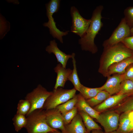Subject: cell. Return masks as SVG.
I'll return each mask as SVG.
<instances>
[{"label":"cell","mask_w":133,"mask_h":133,"mask_svg":"<svg viewBox=\"0 0 133 133\" xmlns=\"http://www.w3.org/2000/svg\"><path fill=\"white\" fill-rule=\"evenodd\" d=\"M54 70L57 74L54 89H56L60 87H64L65 83L68 80L72 70L69 68H65L60 63L57 65L54 68Z\"/></svg>","instance_id":"14"},{"label":"cell","mask_w":133,"mask_h":133,"mask_svg":"<svg viewBox=\"0 0 133 133\" xmlns=\"http://www.w3.org/2000/svg\"><path fill=\"white\" fill-rule=\"evenodd\" d=\"M122 42L128 48L133 51V36L126 38Z\"/></svg>","instance_id":"32"},{"label":"cell","mask_w":133,"mask_h":133,"mask_svg":"<svg viewBox=\"0 0 133 133\" xmlns=\"http://www.w3.org/2000/svg\"><path fill=\"white\" fill-rule=\"evenodd\" d=\"M15 130L18 132L25 128L27 123V117L24 115L16 114L12 119Z\"/></svg>","instance_id":"25"},{"label":"cell","mask_w":133,"mask_h":133,"mask_svg":"<svg viewBox=\"0 0 133 133\" xmlns=\"http://www.w3.org/2000/svg\"><path fill=\"white\" fill-rule=\"evenodd\" d=\"M47 133H63L62 132H60L57 129L53 131L49 132Z\"/></svg>","instance_id":"35"},{"label":"cell","mask_w":133,"mask_h":133,"mask_svg":"<svg viewBox=\"0 0 133 133\" xmlns=\"http://www.w3.org/2000/svg\"><path fill=\"white\" fill-rule=\"evenodd\" d=\"M70 14L72 23L71 31L81 38L84 35L89 27L90 19H86L83 17L75 6L71 7Z\"/></svg>","instance_id":"7"},{"label":"cell","mask_w":133,"mask_h":133,"mask_svg":"<svg viewBox=\"0 0 133 133\" xmlns=\"http://www.w3.org/2000/svg\"><path fill=\"white\" fill-rule=\"evenodd\" d=\"M78 95V100L76 106L77 107L78 111H83L97 120L100 113L92 108L80 93Z\"/></svg>","instance_id":"17"},{"label":"cell","mask_w":133,"mask_h":133,"mask_svg":"<svg viewBox=\"0 0 133 133\" xmlns=\"http://www.w3.org/2000/svg\"><path fill=\"white\" fill-rule=\"evenodd\" d=\"M76 91L74 88L70 89L59 87L54 89L52 94L45 101L43 109L47 110L56 108L73 98L76 95Z\"/></svg>","instance_id":"5"},{"label":"cell","mask_w":133,"mask_h":133,"mask_svg":"<svg viewBox=\"0 0 133 133\" xmlns=\"http://www.w3.org/2000/svg\"><path fill=\"white\" fill-rule=\"evenodd\" d=\"M101 129L94 130L92 131L91 132L88 133L86 132V133H104Z\"/></svg>","instance_id":"34"},{"label":"cell","mask_w":133,"mask_h":133,"mask_svg":"<svg viewBox=\"0 0 133 133\" xmlns=\"http://www.w3.org/2000/svg\"><path fill=\"white\" fill-rule=\"evenodd\" d=\"M120 114L112 110L100 113L97 120L103 127L105 133L116 131L118 127Z\"/></svg>","instance_id":"9"},{"label":"cell","mask_w":133,"mask_h":133,"mask_svg":"<svg viewBox=\"0 0 133 133\" xmlns=\"http://www.w3.org/2000/svg\"><path fill=\"white\" fill-rule=\"evenodd\" d=\"M52 91H48L41 84H38L32 91L28 93L25 99L30 103L31 107L27 115L35 110L43 109L44 103Z\"/></svg>","instance_id":"6"},{"label":"cell","mask_w":133,"mask_h":133,"mask_svg":"<svg viewBox=\"0 0 133 133\" xmlns=\"http://www.w3.org/2000/svg\"><path fill=\"white\" fill-rule=\"evenodd\" d=\"M60 0H51L46 4V16L48 18L47 22H45L43 26L47 27L49 29L50 34L54 38L57 39L60 43H63V37L67 35L69 31L63 32L58 29L56 25L53 17V14L59 11L60 6Z\"/></svg>","instance_id":"4"},{"label":"cell","mask_w":133,"mask_h":133,"mask_svg":"<svg viewBox=\"0 0 133 133\" xmlns=\"http://www.w3.org/2000/svg\"><path fill=\"white\" fill-rule=\"evenodd\" d=\"M46 122L51 128L60 130L62 132L66 133L65 125L62 114L56 108L45 110Z\"/></svg>","instance_id":"10"},{"label":"cell","mask_w":133,"mask_h":133,"mask_svg":"<svg viewBox=\"0 0 133 133\" xmlns=\"http://www.w3.org/2000/svg\"><path fill=\"white\" fill-rule=\"evenodd\" d=\"M110 110H114L119 114L133 111V94L126 98L120 104Z\"/></svg>","instance_id":"19"},{"label":"cell","mask_w":133,"mask_h":133,"mask_svg":"<svg viewBox=\"0 0 133 133\" xmlns=\"http://www.w3.org/2000/svg\"><path fill=\"white\" fill-rule=\"evenodd\" d=\"M133 133V130L130 133Z\"/></svg>","instance_id":"38"},{"label":"cell","mask_w":133,"mask_h":133,"mask_svg":"<svg viewBox=\"0 0 133 133\" xmlns=\"http://www.w3.org/2000/svg\"><path fill=\"white\" fill-rule=\"evenodd\" d=\"M132 95L118 93L111 96L102 102L94 107L93 108L100 113L105 111L116 106L126 98Z\"/></svg>","instance_id":"11"},{"label":"cell","mask_w":133,"mask_h":133,"mask_svg":"<svg viewBox=\"0 0 133 133\" xmlns=\"http://www.w3.org/2000/svg\"><path fill=\"white\" fill-rule=\"evenodd\" d=\"M104 133H117V132L116 131H114L108 132V133H107L104 132Z\"/></svg>","instance_id":"37"},{"label":"cell","mask_w":133,"mask_h":133,"mask_svg":"<svg viewBox=\"0 0 133 133\" xmlns=\"http://www.w3.org/2000/svg\"><path fill=\"white\" fill-rule=\"evenodd\" d=\"M72 55L73 68L72 73L69 76L68 80L71 82L76 90L79 91L82 84L80 83L77 73L76 61L75 58V54L73 53Z\"/></svg>","instance_id":"21"},{"label":"cell","mask_w":133,"mask_h":133,"mask_svg":"<svg viewBox=\"0 0 133 133\" xmlns=\"http://www.w3.org/2000/svg\"><path fill=\"white\" fill-rule=\"evenodd\" d=\"M133 64V56L124 59L114 63L108 68V76L116 74H124L126 69Z\"/></svg>","instance_id":"16"},{"label":"cell","mask_w":133,"mask_h":133,"mask_svg":"<svg viewBox=\"0 0 133 133\" xmlns=\"http://www.w3.org/2000/svg\"><path fill=\"white\" fill-rule=\"evenodd\" d=\"M46 50L49 54L53 53L58 62L65 68H66L68 60L69 58H72V54H66L59 49L57 47V43L54 39L50 41V45L46 48Z\"/></svg>","instance_id":"13"},{"label":"cell","mask_w":133,"mask_h":133,"mask_svg":"<svg viewBox=\"0 0 133 133\" xmlns=\"http://www.w3.org/2000/svg\"><path fill=\"white\" fill-rule=\"evenodd\" d=\"M79 113L82 118L87 132L90 133L94 130L102 129L101 127L92 118L84 112L79 111Z\"/></svg>","instance_id":"20"},{"label":"cell","mask_w":133,"mask_h":133,"mask_svg":"<svg viewBox=\"0 0 133 133\" xmlns=\"http://www.w3.org/2000/svg\"><path fill=\"white\" fill-rule=\"evenodd\" d=\"M130 28L124 18H122L116 28L108 39L102 44L104 48L110 47L122 42L130 36Z\"/></svg>","instance_id":"8"},{"label":"cell","mask_w":133,"mask_h":133,"mask_svg":"<svg viewBox=\"0 0 133 133\" xmlns=\"http://www.w3.org/2000/svg\"><path fill=\"white\" fill-rule=\"evenodd\" d=\"M81 116L77 113L69 124L65 125L66 133H86L87 132Z\"/></svg>","instance_id":"15"},{"label":"cell","mask_w":133,"mask_h":133,"mask_svg":"<svg viewBox=\"0 0 133 133\" xmlns=\"http://www.w3.org/2000/svg\"><path fill=\"white\" fill-rule=\"evenodd\" d=\"M102 90L101 87L91 88L82 85L80 90V93L86 100L93 98Z\"/></svg>","instance_id":"23"},{"label":"cell","mask_w":133,"mask_h":133,"mask_svg":"<svg viewBox=\"0 0 133 133\" xmlns=\"http://www.w3.org/2000/svg\"><path fill=\"white\" fill-rule=\"evenodd\" d=\"M27 124L25 127L28 133H47L55 130L47 124L45 110L36 109L26 116Z\"/></svg>","instance_id":"3"},{"label":"cell","mask_w":133,"mask_h":133,"mask_svg":"<svg viewBox=\"0 0 133 133\" xmlns=\"http://www.w3.org/2000/svg\"><path fill=\"white\" fill-rule=\"evenodd\" d=\"M103 9V6L100 5L97 6L94 10L88 28L83 36L79 40V44L83 50L89 51L93 54L98 51V48L94 43V39L103 25L101 21V14Z\"/></svg>","instance_id":"2"},{"label":"cell","mask_w":133,"mask_h":133,"mask_svg":"<svg viewBox=\"0 0 133 133\" xmlns=\"http://www.w3.org/2000/svg\"><path fill=\"white\" fill-rule=\"evenodd\" d=\"M124 76V79L133 81V64L130 65L126 69Z\"/></svg>","instance_id":"31"},{"label":"cell","mask_w":133,"mask_h":133,"mask_svg":"<svg viewBox=\"0 0 133 133\" xmlns=\"http://www.w3.org/2000/svg\"><path fill=\"white\" fill-rule=\"evenodd\" d=\"M129 112L122 113L120 116L117 133H129L133 130L129 117Z\"/></svg>","instance_id":"18"},{"label":"cell","mask_w":133,"mask_h":133,"mask_svg":"<svg viewBox=\"0 0 133 133\" xmlns=\"http://www.w3.org/2000/svg\"><path fill=\"white\" fill-rule=\"evenodd\" d=\"M118 94H133V81L124 79L121 83ZM118 94V93H117Z\"/></svg>","instance_id":"27"},{"label":"cell","mask_w":133,"mask_h":133,"mask_svg":"<svg viewBox=\"0 0 133 133\" xmlns=\"http://www.w3.org/2000/svg\"><path fill=\"white\" fill-rule=\"evenodd\" d=\"M31 105L30 102L27 100H21L17 104L16 114L26 116L30 111Z\"/></svg>","instance_id":"26"},{"label":"cell","mask_w":133,"mask_h":133,"mask_svg":"<svg viewBox=\"0 0 133 133\" xmlns=\"http://www.w3.org/2000/svg\"><path fill=\"white\" fill-rule=\"evenodd\" d=\"M111 96L107 91L102 90L93 98L86 100L91 107H94L102 102Z\"/></svg>","instance_id":"22"},{"label":"cell","mask_w":133,"mask_h":133,"mask_svg":"<svg viewBox=\"0 0 133 133\" xmlns=\"http://www.w3.org/2000/svg\"><path fill=\"white\" fill-rule=\"evenodd\" d=\"M9 22L0 15V38L2 39L10 29Z\"/></svg>","instance_id":"30"},{"label":"cell","mask_w":133,"mask_h":133,"mask_svg":"<svg viewBox=\"0 0 133 133\" xmlns=\"http://www.w3.org/2000/svg\"><path fill=\"white\" fill-rule=\"evenodd\" d=\"M78 111L77 108L75 106L71 110L62 114L65 125L70 123L77 114Z\"/></svg>","instance_id":"28"},{"label":"cell","mask_w":133,"mask_h":133,"mask_svg":"<svg viewBox=\"0 0 133 133\" xmlns=\"http://www.w3.org/2000/svg\"><path fill=\"white\" fill-rule=\"evenodd\" d=\"M124 17L126 21L131 28L133 27V7H128L124 10Z\"/></svg>","instance_id":"29"},{"label":"cell","mask_w":133,"mask_h":133,"mask_svg":"<svg viewBox=\"0 0 133 133\" xmlns=\"http://www.w3.org/2000/svg\"><path fill=\"white\" fill-rule=\"evenodd\" d=\"M78 100V94L65 103L57 106V108L62 114L72 110L76 106Z\"/></svg>","instance_id":"24"},{"label":"cell","mask_w":133,"mask_h":133,"mask_svg":"<svg viewBox=\"0 0 133 133\" xmlns=\"http://www.w3.org/2000/svg\"><path fill=\"white\" fill-rule=\"evenodd\" d=\"M124 80V74H116L107 77L104 84L100 87L102 90L107 92L111 96L119 92L121 83Z\"/></svg>","instance_id":"12"},{"label":"cell","mask_w":133,"mask_h":133,"mask_svg":"<svg viewBox=\"0 0 133 133\" xmlns=\"http://www.w3.org/2000/svg\"><path fill=\"white\" fill-rule=\"evenodd\" d=\"M129 117L131 121V126L133 129V111L129 112Z\"/></svg>","instance_id":"33"},{"label":"cell","mask_w":133,"mask_h":133,"mask_svg":"<svg viewBox=\"0 0 133 133\" xmlns=\"http://www.w3.org/2000/svg\"><path fill=\"white\" fill-rule=\"evenodd\" d=\"M133 56V51L122 42L104 48L100 60L98 72L104 77L108 76V69L111 65Z\"/></svg>","instance_id":"1"},{"label":"cell","mask_w":133,"mask_h":133,"mask_svg":"<svg viewBox=\"0 0 133 133\" xmlns=\"http://www.w3.org/2000/svg\"><path fill=\"white\" fill-rule=\"evenodd\" d=\"M130 35L133 36V27L130 29Z\"/></svg>","instance_id":"36"}]
</instances>
